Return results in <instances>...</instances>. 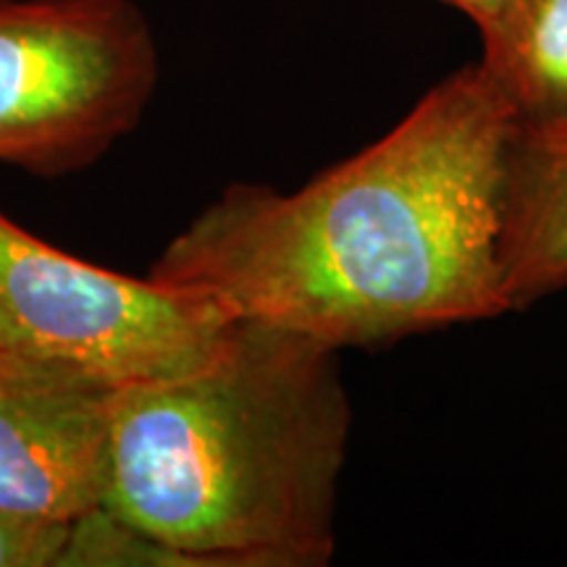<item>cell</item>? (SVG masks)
Returning a JSON list of instances; mask_svg holds the SVG:
<instances>
[{
  "label": "cell",
  "mask_w": 567,
  "mask_h": 567,
  "mask_svg": "<svg viewBox=\"0 0 567 567\" xmlns=\"http://www.w3.org/2000/svg\"><path fill=\"white\" fill-rule=\"evenodd\" d=\"M517 124L484 63L457 69L297 193L226 187L151 279L337 352L507 313L502 231Z\"/></svg>",
  "instance_id": "cell-1"
},
{
  "label": "cell",
  "mask_w": 567,
  "mask_h": 567,
  "mask_svg": "<svg viewBox=\"0 0 567 567\" xmlns=\"http://www.w3.org/2000/svg\"><path fill=\"white\" fill-rule=\"evenodd\" d=\"M337 354L239 321L193 371L116 389L101 507L176 565H329L352 423Z\"/></svg>",
  "instance_id": "cell-2"
},
{
  "label": "cell",
  "mask_w": 567,
  "mask_h": 567,
  "mask_svg": "<svg viewBox=\"0 0 567 567\" xmlns=\"http://www.w3.org/2000/svg\"><path fill=\"white\" fill-rule=\"evenodd\" d=\"M237 323L210 295L105 271L0 210V350L124 389L203 365Z\"/></svg>",
  "instance_id": "cell-3"
},
{
  "label": "cell",
  "mask_w": 567,
  "mask_h": 567,
  "mask_svg": "<svg viewBox=\"0 0 567 567\" xmlns=\"http://www.w3.org/2000/svg\"><path fill=\"white\" fill-rule=\"evenodd\" d=\"M155 82L132 0H0V163L80 172L140 124Z\"/></svg>",
  "instance_id": "cell-4"
},
{
  "label": "cell",
  "mask_w": 567,
  "mask_h": 567,
  "mask_svg": "<svg viewBox=\"0 0 567 567\" xmlns=\"http://www.w3.org/2000/svg\"><path fill=\"white\" fill-rule=\"evenodd\" d=\"M116 389L0 350V509L74 523L103 505Z\"/></svg>",
  "instance_id": "cell-5"
},
{
  "label": "cell",
  "mask_w": 567,
  "mask_h": 567,
  "mask_svg": "<svg viewBox=\"0 0 567 567\" xmlns=\"http://www.w3.org/2000/svg\"><path fill=\"white\" fill-rule=\"evenodd\" d=\"M502 264L513 308L567 287V118L517 124L507 163Z\"/></svg>",
  "instance_id": "cell-6"
},
{
  "label": "cell",
  "mask_w": 567,
  "mask_h": 567,
  "mask_svg": "<svg viewBox=\"0 0 567 567\" xmlns=\"http://www.w3.org/2000/svg\"><path fill=\"white\" fill-rule=\"evenodd\" d=\"M484 69L520 122L567 118V0H509L481 32Z\"/></svg>",
  "instance_id": "cell-7"
},
{
  "label": "cell",
  "mask_w": 567,
  "mask_h": 567,
  "mask_svg": "<svg viewBox=\"0 0 567 567\" xmlns=\"http://www.w3.org/2000/svg\"><path fill=\"white\" fill-rule=\"evenodd\" d=\"M71 523L38 520L0 509V567H51L61 563Z\"/></svg>",
  "instance_id": "cell-8"
},
{
  "label": "cell",
  "mask_w": 567,
  "mask_h": 567,
  "mask_svg": "<svg viewBox=\"0 0 567 567\" xmlns=\"http://www.w3.org/2000/svg\"><path fill=\"white\" fill-rule=\"evenodd\" d=\"M452 9L463 11L473 24L478 27V32H486L488 27H494L502 19V13L507 11L509 0H444Z\"/></svg>",
  "instance_id": "cell-9"
}]
</instances>
